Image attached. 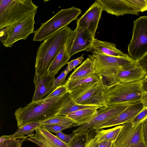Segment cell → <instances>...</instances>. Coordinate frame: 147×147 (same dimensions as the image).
Masks as SVG:
<instances>
[{"label": "cell", "instance_id": "obj_2", "mask_svg": "<svg viewBox=\"0 0 147 147\" xmlns=\"http://www.w3.org/2000/svg\"><path fill=\"white\" fill-rule=\"evenodd\" d=\"M72 30L68 26L59 29L46 38L37 50L35 72L42 75L47 71L64 45Z\"/></svg>", "mask_w": 147, "mask_h": 147}, {"label": "cell", "instance_id": "obj_27", "mask_svg": "<svg viewBox=\"0 0 147 147\" xmlns=\"http://www.w3.org/2000/svg\"><path fill=\"white\" fill-rule=\"evenodd\" d=\"M96 107H97L95 106L85 105L78 104L75 103L70 97L68 99L64 105L61 109L58 115L66 116L69 113L80 109Z\"/></svg>", "mask_w": 147, "mask_h": 147}, {"label": "cell", "instance_id": "obj_21", "mask_svg": "<svg viewBox=\"0 0 147 147\" xmlns=\"http://www.w3.org/2000/svg\"><path fill=\"white\" fill-rule=\"evenodd\" d=\"M95 73L93 62L88 57L80 66L74 69L67 80H70L84 78Z\"/></svg>", "mask_w": 147, "mask_h": 147}, {"label": "cell", "instance_id": "obj_43", "mask_svg": "<svg viewBox=\"0 0 147 147\" xmlns=\"http://www.w3.org/2000/svg\"><path fill=\"white\" fill-rule=\"evenodd\" d=\"M141 89L142 92H147V81H143L141 87Z\"/></svg>", "mask_w": 147, "mask_h": 147}, {"label": "cell", "instance_id": "obj_20", "mask_svg": "<svg viewBox=\"0 0 147 147\" xmlns=\"http://www.w3.org/2000/svg\"><path fill=\"white\" fill-rule=\"evenodd\" d=\"M98 107L84 109L69 113L66 116L76 123L75 127L80 126L89 122L97 114Z\"/></svg>", "mask_w": 147, "mask_h": 147}, {"label": "cell", "instance_id": "obj_42", "mask_svg": "<svg viewBox=\"0 0 147 147\" xmlns=\"http://www.w3.org/2000/svg\"><path fill=\"white\" fill-rule=\"evenodd\" d=\"M140 100L144 107L147 108V92H142Z\"/></svg>", "mask_w": 147, "mask_h": 147}, {"label": "cell", "instance_id": "obj_23", "mask_svg": "<svg viewBox=\"0 0 147 147\" xmlns=\"http://www.w3.org/2000/svg\"><path fill=\"white\" fill-rule=\"evenodd\" d=\"M122 127V125L105 130H96L95 138L98 143L103 141H115Z\"/></svg>", "mask_w": 147, "mask_h": 147}, {"label": "cell", "instance_id": "obj_33", "mask_svg": "<svg viewBox=\"0 0 147 147\" xmlns=\"http://www.w3.org/2000/svg\"><path fill=\"white\" fill-rule=\"evenodd\" d=\"M147 117V108L144 107L143 109L130 121L133 126H136Z\"/></svg>", "mask_w": 147, "mask_h": 147}, {"label": "cell", "instance_id": "obj_31", "mask_svg": "<svg viewBox=\"0 0 147 147\" xmlns=\"http://www.w3.org/2000/svg\"><path fill=\"white\" fill-rule=\"evenodd\" d=\"M73 125H61L57 124H49L42 125L41 127L50 132L55 133L61 131L62 130L68 128L74 127Z\"/></svg>", "mask_w": 147, "mask_h": 147}, {"label": "cell", "instance_id": "obj_39", "mask_svg": "<svg viewBox=\"0 0 147 147\" xmlns=\"http://www.w3.org/2000/svg\"><path fill=\"white\" fill-rule=\"evenodd\" d=\"M138 65L144 71L147 75V53L137 60Z\"/></svg>", "mask_w": 147, "mask_h": 147}, {"label": "cell", "instance_id": "obj_13", "mask_svg": "<svg viewBox=\"0 0 147 147\" xmlns=\"http://www.w3.org/2000/svg\"><path fill=\"white\" fill-rule=\"evenodd\" d=\"M34 13L23 21L13 25L5 42L3 44L6 47H11L15 42L20 40H26L29 35L34 32Z\"/></svg>", "mask_w": 147, "mask_h": 147}, {"label": "cell", "instance_id": "obj_12", "mask_svg": "<svg viewBox=\"0 0 147 147\" xmlns=\"http://www.w3.org/2000/svg\"><path fill=\"white\" fill-rule=\"evenodd\" d=\"M100 76L102 77L107 86L118 83H129L144 80L146 76L145 73L138 65L128 69L115 72L105 73Z\"/></svg>", "mask_w": 147, "mask_h": 147}, {"label": "cell", "instance_id": "obj_6", "mask_svg": "<svg viewBox=\"0 0 147 147\" xmlns=\"http://www.w3.org/2000/svg\"><path fill=\"white\" fill-rule=\"evenodd\" d=\"M143 80L110 86H107L104 83L108 105L140 100L142 93L141 87Z\"/></svg>", "mask_w": 147, "mask_h": 147}, {"label": "cell", "instance_id": "obj_25", "mask_svg": "<svg viewBox=\"0 0 147 147\" xmlns=\"http://www.w3.org/2000/svg\"><path fill=\"white\" fill-rule=\"evenodd\" d=\"M28 136L13 137L12 134L3 135L0 137V147H21L22 142L26 140Z\"/></svg>", "mask_w": 147, "mask_h": 147}, {"label": "cell", "instance_id": "obj_8", "mask_svg": "<svg viewBox=\"0 0 147 147\" xmlns=\"http://www.w3.org/2000/svg\"><path fill=\"white\" fill-rule=\"evenodd\" d=\"M131 39L128 45L129 56L137 60L147 53V16L134 22Z\"/></svg>", "mask_w": 147, "mask_h": 147}, {"label": "cell", "instance_id": "obj_14", "mask_svg": "<svg viewBox=\"0 0 147 147\" xmlns=\"http://www.w3.org/2000/svg\"><path fill=\"white\" fill-rule=\"evenodd\" d=\"M103 11L96 1L77 20V26L87 29L95 37Z\"/></svg>", "mask_w": 147, "mask_h": 147}, {"label": "cell", "instance_id": "obj_41", "mask_svg": "<svg viewBox=\"0 0 147 147\" xmlns=\"http://www.w3.org/2000/svg\"><path fill=\"white\" fill-rule=\"evenodd\" d=\"M115 141H103L98 143V147H115Z\"/></svg>", "mask_w": 147, "mask_h": 147}, {"label": "cell", "instance_id": "obj_26", "mask_svg": "<svg viewBox=\"0 0 147 147\" xmlns=\"http://www.w3.org/2000/svg\"><path fill=\"white\" fill-rule=\"evenodd\" d=\"M42 125L40 122H30L18 128L15 132L12 134V136L17 137L24 136L26 135L29 137H33L34 135V131L40 128Z\"/></svg>", "mask_w": 147, "mask_h": 147}, {"label": "cell", "instance_id": "obj_19", "mask_svg": "<svg viewBox=\"0 0 147 147\" xmlns=\"http://www.w3.org/2000/svg\"><path fill=\"white\" fill-rule=\"evenodd\" d=\"M90 51L92 53L104 54L118 57H127L129 56L117 49L114 43L96 38L94 39Z\"/></svg>", "mask_w": 147, "mask_h": 147}, {"label": "cell", "instance_id": "obj_36", "mask_svg": "<svg viewBox=\"0 0 147 147\" xmlns=\"http://www.w3.org/2000/svg\"><path fill=\"white\" fill-rule=\"evenodd\" d=\"M92 130L86 132V140L85 147H94L95 142V134L92 133Z\"/></svg>", "mask_w": 147, "mask_h": 147}, {"label": "cell", "instance_id": "obj_10", "mask_svg": "<svg viewBox=\"0 0 147 147\" xmlns=\"http://www.w3.org/2000/svg\"><path fill=\"white\" fill-rule=\"evenodd\" d=\"M122 125L115 141V147H147L144 139L142 122L136 126L129 122Z\"/></svg>", "mask_w": 147, "mask_h": 147}, {"label": "cell", "instance_id": "obj_32", "mask_svg": "<svg viewBox=\"0 0 147 147\" xmlns=\"http://www.w3.org/2000/svg\"><path fill=\"white\" fill-rule=\"evenodd\" d=\"M140 12L147 10V0H127Z\"/></svg>", "mask_w": 147, "mask_h": 147}, {"label": "cell", "instance_id": "obj_15", "mask_svg": "<svg viewBox=\"0 0 147 147\" xmlns=\"http://www.w3.org/2000/svg\"><path fill=\"white\" fill-rule=\"evenodd\" d=\"M103 11L117 16L126 14L138 15L139 11L127 0H96Z\"/></svg>", "mask_w": 147, "mask_h": 147}, {"label": "cell", "instance_id": "obj_22", "mask_svg": "<svg viewBox=\"0 0 147 147\" xmlns=\"http://www.w3.org/2000/svg\"><path fill=\"white\" fill-rule=\"evenodd\" d=\"M70 59L66 51L65 43L50 66L48 70L49 74L55 75L63 66L67 64Z\"/></svg>", "mask_w": 147, "mask_h": 147}, {"label": "cell", "instance_id": "obj_28", "mask_svg": "<svg viewBox=\"0 0 147 147\" xmlns=\"http://www.w3.org/2000/svg\"><path fill=\"white\" fill-rule=\"evenodd\" d=\"M42 125L57 124L61 125H73L75 127L76 122L67 116L57 115L54 117L40 122Z\"/></svg>", "mask_w": 147, "mask_h": 147}, {"label": "cell", "instance_id": "obj_17", "mask_svg": "<svg viewBox=\"0 0 147 147\" xmlns=\"http://www.w3.org/2000/svg\"><path fill=\"white\" fill-rule=\"evenodd\" d=\"M55 76L54 74H49L48 71L42 75L35 72L33 82L35 90L32 102L41 100L44 96L51 92V88L55 79Z\"/></svg>", "mask_w": 147, "mask_h": 147}, {"label": "cell", "instance_id": "obj_30", "mask_svg": "<svg viewBox=\"0 0 147 147\" xmlns=\"http://www.w3.org/2000/svg\"><path fill=\"white\" fill-rule=\"evenodd\" d=\"M70 71L67 67L56 78L52 85L51 90L52 92L58 87L64 85L65 82V78L68 73Z\"/></svg>", "mask_w": 147, "mask_h": 147}, {"label": "cell", "instance_id": "obj_34", "mask_svg": "<svg viewBox=\"0 0 147 147\" xmlns=\"http://www.w3.org/2000/svg\"><path fill=\"white\" fill-rule=\"evenodd\" d=\"M68 92L66 87L64 85L58 87L44 98L47 99L60 96Z\"/></svg>", "mask_w": 147, "mask_h": 147}, {"label": "cell", "instance_id": "obj_44", "mask_svg": "<svg viewBox=\"0 0 147 147\" xmlns=\"http://www.w3.org/2000/svg\"><path fill=\"white\" fill-rule=\"evenodd\" d=\"M144 81H147V75L146 77L145 78L144 80Z\"/></svg>", "mask_w": 147, "mask_h": 147}, {"label": "cell", "instance_id": "obj_29", "mask_svg": "<svg viewBox=\"0 0 147 147\" xmlns=\"http://www.w3.org/2000/svg\"><path fill=\"white\" fill-rule=\"evenodd\" d=\"M86 132L75 134L68 144L69 147H85Z\"/></svg>", "mask_w": 147, "mask_h": 147}, {"label": "cell", "instance_id": "obj_1", "mask_svg": "<svg viewBox=\"0 0 147 147\" xmlns=\"http://www.w3.org/2000/svg\"><path fill=\"white\" fill-rule=\"evenodd\" d=\"M70 98L68 92L60 96L32 101L20 107L14 113L18 127L20 128L31 122H40L54 117Z\"/></svg>", "mask_w": 147, "mask_h": 147}, {"label": "cell", "instance_id": "obj_9", "mask_svg": "<svg viewBox=\"0 0 147 147\" xmlns=\"http://www.w3.org/2000/svg\"><path fill=\"white\" fill-rule=\"evenodd\" d=\"M134 102L108 105L104 109L98 110L97 114L89 122L78 127L73 131V133L77 134L98 129L101 125L119 114Z\"/></svg>", "mask_w": 147, "mask_h": 147}, {"label": "cell", "instance_id": "obj_16", "mask_svg": "<svg viewBox=\"0 0 147 147\" xmlns=\"http://www.w3.org/2000/svg\"><path fill=\"white\" fill-rule=\"evenodd\" d=\"M141 100L136 101L116 116L101 125L98 129L123 124L132 120L143 108Z\"/></svg>", "mask_w": 147, "mask_h": 147}, {"label": "cell", "instance_id": "obj_7", "mask_svg": "<svg viewBox=\"0 0 147 147\" xmlns=\"http://www.w3.org/2000/svg\"><path fill=\"white\" fill-rule=\"evenodd\" d=\"M88 57L94 63L95 72L100 76L103 73L115 72L128 69L138 65L137 60L129 56L118 57L104 54L92 53Z\"/></svg>", "mask_w": 147, "mask_h": 147}, {"label": "cell", "instance_id": "obj_37", "mask_svg": "<svg viewBox=\"0 0 147 147\" xmlns=\"http://www.w3.org/2000/svg\"><path fill=\"white\" fill-rule=\"evenodd\" d=\"M84 57L83 55L76 59L72 60L67 63V67L69 70L70 71L73 69H74L78 65L81 63L83 60Z\"/></svg>", "mask_w": 147, "mask_h": 147}, {"label": "cell", "instance_id": "obj_24", "mask_svg": "<svg viewBox=\"0 0 147 147\" xmlns=\"http://www.w3.org/2000/svg\"><path fill=\"white\" fill-rule=\"evenodd\" d=\"M99 75L95 73L92 75L74 80L66 81L64 84L68 92H69L76 89L86 84L98 81L100 78Z\"/></svg>", "mask_w": 147, "mask_h": 147}, {"label": "cell", "instance_id": "obj_35", "mask_svg": "<svg viewBox=\"0 0 147 147\" xmlns=\"http://www.w3.org/2000/svg\"><path fill=\"white\" fill-rule=\"evenodd\" d=\"M55 133L58 138L63 142L67 144H69L76 135L75 134H66L62 131L56 132Z\"/></svg>", "mask_w": 147, "mask_h": 147}, {"label": "cell", "instance_id": "obj_3", "mask_svg": "<svg viewBox=\"0 0 147 147\" xmlns=\"http://www.w3.org/2000/svg\"><path fill=\"white\" fill-rule=\"evenodd\" d=\"M38 7L32 0H0V30L36 13Z\"/></svg>", "mask_w": 147, "mask_h": 147}, {"label": "cell", "instance_id": "obj_38", "mask_svg": "<svg viewBox=\"0 0 147 147\" xmlns=\"http://www.w3.org/2000/svg\"><path fill=\"white\" fill-rule=\"evenodd\" d=\"M13 27V25L0 30V41L3 44L6 41L9 33Z\"/></svg>", "mask_w": 147, "mask_h": 147}, {"label": "cell", "instance_id": "obj_5", "mask_svg": "<svg viewBox=\"0 0 147 147\" xmlns=\"http://www.w3.org/2000/svg\"><path fill=\"white\" fill-rule=\"evenodd\" d=\"M82 10L74 7L62 9L34 32L33 40L41 41L61 28L76 20L81 13Z\"/></svg>", "mask_w": 147, "mask_h": 147}, {"label": "cell", "instance_id": "obj_18", "mask_svg": "<svg viewBox=\"0 0 147 147\" xmlns=\"http://www.w3.org/2000/svg\"><path fill=\"white\" fill-rule=\"evenodd\" d=\"M35 131L34 135L27 138L26 140L35 143L40 147H69L68 144L41 127Z\"/></svg>", "mask_w": 147, "mask_h": 147}, {"label": "cell", "instance_id": "obj_40", "mask_svg": "<svg viewBox=\"0 0 147 147\" xmlns=\"http://www.w3.org/2000/svg\"><path fill=\"white\" fill-rule=\"evenodd\" d=\"M142 123L144 139L147 146V117L142 121Z\"/></svg>", "mask_w": 147, "mask_h": 147}, {"label": "cell", "instance_id": "obj_4", "mask_svg": "<svg viewBox=\"0 0 147 147\" xmlns=\"http://www.w3.org/2000/svg\"><path fill=\"white\" fill-rule=\"evenodd\" d=\"M69 92L70 98L78 104L96 106L100 109L108 106L101 76L98 81L86 84Z\"/></svg>", "mask_w": 147, "mask_h": 147}, {"label": "cell", "instance_id": "obj_11", "mask_svg": "<svg viewBox=\"0 0 147 147\" xmlns=\"http://www.w3.org/2000/svg\"><path fill=\"white\" fill-rule=\"evenodd\" d=\"M94 38L87 29L76 26L72 30L66 43V51L69 58L81 51H90Z\"/></svg>", "mask_w": 147, "mask_h": 147}]
</instances>
